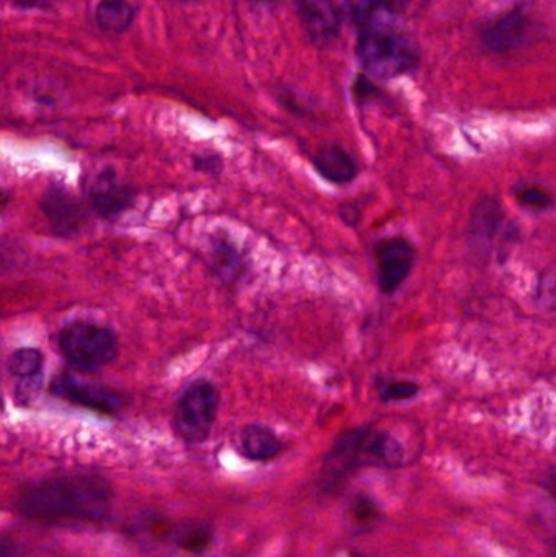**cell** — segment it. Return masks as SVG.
Here are the masks:
<instances>
[{
  "label": "cell",
  "mask_w": 556,
  "mask_h": 557,
  "mask_svg": "<svg viewBox=\"0 0 556 557\" xmlns=\"http://www.w3.org/2000/svg\"><path fill=\"white\" fill-rule=\"evenodd\" d=\"M312 162L319 175L335 185H346L358 176L355 159L338 146L322 147L313 156Z\"/></svg>",
  "instance_id": "15"
},
{
  "label": "cell",
  "mask_w": 556,
  "mask_h": 557,
  "mask_svg": "<svg viewBox=\"0 0 556 557\" xmlns=\"http://www.w3.org/2000/svg\"><path fill=\"white\" fill-rule=\"evenodd\" d=\"M407 0H346L348 18L362 33L388 29L392 20Z\"/></svg>",
  "instance_id": "12"
},
{
  "label": "cell",
  "mask_w": 556,
  "mask_h": 557,
  "mask_svg": "<svg viewBox=\"0 0 556 557\" xmlns=\"http://www.w3.org/2000/svg\"><path fill=\"white\" fill-rule=\"evenodd\" d=\"M300 22L316 39H332L342 26V13L333 0H297Z\"/></svg>",
  "instance_id": "13"
},
{
  "label": "cell",
  "mask_w": 556,
  "mask_h": 557,
  "mask_svg": "<svg viewBox=\"0 0 556 557\" xmlns=\"http://www.w3.org/2000/svg\"><path fill=\"white\" fill-rule=\"evenodd\" d=\"M555 557H556V555H555Z\"/></svg>",
  "instance_id": "26"
},
{
  "label": "cell",
  "mask_w": 556,
  "mask_h": 557,
  "mask_svg": "<svg viewBox=\"0 0 556 557\" xmlns=\"http://www.w3.org/2000/svg\"><path fill=\"white\" fill-rule=\"evenodd\" d=\"M339 215H342L345 224L355 227V225H358L359 219H361V209H359L356 202H345V205H342V208H339Z\"/></svg>",
  "instance_id": "23"
},
{
  "label": "cell",
  "mask_w": 556,
  "mask_h": 557,
  "mask_svg": "<svg viewBox=\"0 0 556 557\" xmlns=\"http://www.w3.org/2000/svg\"><path fill=\"white\" fill-rule=\"evenodd\" d=\"M358 58L369 74L381 78H394L417 67L420 51L411 39L392 33H362L358 41Z\"/></svg>",
  "instance_id": "3"
},
{
  "label": "cell",
  "mask_w": 556,
  "mask_h": 557,
  "mask_svg": "<svg viewBox=\"0 0 556 557\" xmlns=\"http://www.w3.org/2000/svg\"><path fill=\"white\" fill-rule=\"evenodd\" d=\"M134 7L129 0H100L95 10V18L101 29L110 33H123L133 25Z\"/></svg>",
  "instance_id": "18"
},
{
  "label": "cell",
  "mask_w": 556,
  "mask_h": 557,
  "mask_svg": "<svg viewBox=\"0 0 556 557\" xmlns=\"http://www.w3.org/2000/svg\"><path fill=\"white\" fill-rule=\"evenodd\" d=\"M379 396L382 401H407V399L415 398L420 392V386L415 382L408 380H384L379 383Z\"/></svg>",
  "instance_id": "21"
},
{
  "label": "cell",
  "mask_w": 556,
  "mask_h": 557,
  "mask_svg": "<svg viewBox=\"0 0 556 557\" xmlns=\"http://www.w3.org/2000/svg\"><path fill=\"white\" fill-rule=\"evenodd\" d=\"M193 166L201 173H209V175H219L222 172L221 157L214 153H205L193 159Z\"/></svg>",
  "instance_id": "22"
},
{
  "label": "cell",
  "mask_w": 556,
  "mask_h": 557,
  "mask_svg": "<svg viewBox=\"0 0 556 557\" xmlns=\"http://www.w3.org/2000/svg\"><path fill=\"white\" fill-rule=\"evenodd\" d=\"M87 196L91 209L98 215L116 219L133 206L136 191L133 186L120 182L113 169H103L91 180Z\"/></svg>",
  "instance_id": "9"
},
{
  "label": "cell",
  "mask_w": 556,
  "mask_h": 557,
  "mask_svg": "<svg viewBox=\"0 0 556 557\" xmlns=\"http://www.w3.org/2000/svg\"><path fill=\"white\" fill-rule=\"evenodd\" d=\"M221 393L209 380H195L189 383L173 412V429L182 441L201 444L211 435L218 418Z\"/></svg>",
  "instance_id": "4"
},
{
  "label": "cell",
  "mask_w": 556,
  "mask_h": 557,
  "mask_svg": "<svg viewBox=\"0 0 556 557\" xmlns=\"http://www.w3.org/2000/svg\"><path fill=\"white\" fill-rule=\"evenodd\" d=\"M515 198L522 209L535 212V214L551 211L555 206L554 195L544 186L534 185V183H524V185L516 186Z\"/></svg>",
  "instance_id": "20"
},
{
  "label": "cell",
  "mask_w": 556,
  "mask_h": 557,
  "mask_svg": "<svg viewBox=\"0 0 556 557\" xmlns=\"http://www.w3.org/2000/svg\"><path fill=\"white\" fill-rule=\"evenodd\" d=\"M372 429H353L333 445L325 458V473L330 480H342L362 463H372Z\"/></svg>",
  "instance_id": "8"
},
{
  "label": "cell",
  "mask_w": 556,
  "mask_h": 557,
  "mask_svg": "<svg viewBox=\"0 0 556 557\" xmlns=\"http://www.w3.org/2000/svg\"><path fill=\"white\" fill-rule=\"evenodd\" d=\"M111 499L113 493L103 478L69 473L26 484L16 497V509L35 522H95L108 516Z\"/></svg>",
  "instance_id": "1"
},
{
  "label": "cell",
  "mask_w": 556,
  "mask_h": 557,
  "mask_svg": "<svg viewBox=\"0 0 556 557\" xmlns=\"http://www.w3.org/2000/svg\"><path fill=\"white\" fill-rule=\"evenodd\" d=\"M209 268L221 281L235 282L247 273L244 255L228 238H212Z\"/></svg>",
  "instance_id": "17"
},
{
  "label": "cell",
  "mask_w": 556,
  "mask_h": 557,
  "mask_svg": "<svg viewBox=\"0 0 556 557\" xmlns=\"http://www.w3.org/2000/svg\"><path fill=\"white\" fill-rule=\"evenodd\" d=\"M49 389L64 401L100 414H116L126 406V396L123 393L98 383L84 382L67 373L55 376Z\"/></svg>",
  "instance_id": "5"
},
{
  "label": "cell",
  "mask_w": 556,
  "mask_h": 557,
  "mask_svg": "<svg viewBox=\"0 0 556 557\" xmlns=\"http://www.w3.org/2000/svg\"><path fill=\"white\" fill-rule=\"evenodd\" d=\"M39 209L55 237H75L85 225V212L81 202L65 186L58 183L48 186L39 201Z\"/></svg>",
  "instance_id": "6"
},
{
  "label": "cell",
  "mask_w": 556,
  "mask_h": 557,
  "mask_svg": "<svg viewBox=\"0 0 556 557\" xmlns=\"http://www.w3.org/2000/svg\"><path fill=\"white\" fill-rule=\"evenodd\" d=\"M374 506H372L369 499H359L358 504L355 506L356 517L361 520H368L374 517Z\"/></svg>",
  "instance_id": "24"
},
{
  "label": "cell",
  "mask_w": 556,
  "mask_h": 557,
  "mask_svg": "<svg viewBox=\"0 0 556 557\" xmlns=\"http://www.w3.org/2000/svg\"><path fill=\"white\" fill-rule=\"evenodd\" d=\"M238 450L250 461H268L281 454L283 442L271 429L250 424L238 435Z\"/></svg>",
  "instance_id": "16"
},
{
  "label": "cell",
  "mask_w": 556,
  "mask_h": 557,
  "mask_svg": "<svg viewBox=\"0 0 556 557\" xmlns=\"http://www.w3.org/2000/svg\"><path fill=\"white\" fill-rule=\"evenodd\" d=\"M58 347L69 366L74 369H101L118 356V337L103 324L91 321H72L58 334Z\"/></svg>",
  "instance_id": "2"
},
{
  "label": "cell",
  "mask_w": 556,
  "mask_h": 557,
  "mask_svg": "<svg viewBox=\"0 0 556 557\" xmlns=\"http://www.w3.org/2000/svg\"><path fill=\"white\" fill-rule=\"evenodd\" d=\"M505 224V212L495 198L477 199L467 225V240L477 253H489Z\"/></svg>",
  "instance_id": "11"
},
{
  "label": "cell",
  "mask_w": 556,
  "mask_h": 557,
  "mask_svg": "<svg viewBox=\"0 0 556 557\" xmlns=\"http://www.w3.org/2000/svg\"><path fill=\"white\" fill-rule=\"evenodd\" d=\"M379 288L382 294H394L405 284L415 264V250L410 242L395 237L382 240L375 248Z\"/></svg>",
  "instance_id": "7"
},
{
  "label": "cell",
  "mask_w": 556,
  "mask_h": 557,
  "mask_svg": "<svg viewBox=\"0 0 556 557\" xmlns=\"http://www.w3.org/2000/svg\"><path fill=\"white\" fill-rule=\"evenodd\" d=\"M170 540L175 543L183 552L202 553L211 545L212 532L211 527L205 522H189L176 527L170 533Z\"/></svg>",
  "instance_id": "19"
},
{
  "label": "cell",
  "mask_w": 556,
  "mask_h": 557,
  "mask_svg": "<svg viewBox=\"0 0 556 557\" xmlns=\"http://www.w3.org/2000/svg\"><path fill=\"white\" fill-rule=\"evenodd\" d=\"M52 0H15L16 5L23 9H45L51 5Z\"/></svg>",
  "instance_id": "25"
},
{
  "label": "cell",
  "mask_w": 556,
  "mask_h": 557,
  "mask_svg": "<svg viewBox=\"0 0 556 557\" xmlns=\"http://www.w3.org/2000/svg\"><path fill=\"white\" fill-rule=\"evenodd\" d=\"M534 35V25L521 9L511 10L490 23L482 32V42L492 52H508L528 45Z\"/></svg>",
  "instance_id": "10"
},
{
  "label": "cell",
  "mask_w": 556,
  "mask_h": 557,
  "mask_svg": "<svg viewBox=\"0 0 556 557\" xmlns=\"http://www.w3.org/2000/svg\"><path fill=\"white\" fill-rule=\"evenodd\" d=\"M45 357L41 350L35 347H20L10 354L7 369L10 375L15 376L22 382L23 388H16V396L28 398L33 389H38L41 386V373Z\"/></svg>",
  "instance_id": "14"
}]
</instances>
